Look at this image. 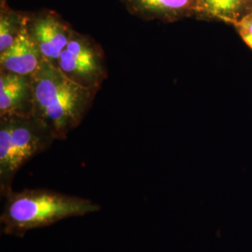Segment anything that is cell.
<instances>
[{
    "label": "cell",
    "mask_w": 252,
    "mask_h": 252,
    "mask_svg": "<svg viewBox=\"0 0 252 252\" xmlns=\"http://www.w3.org/2000/svg\"><path fill=\"white\" fill-rule=\"evenodd\" d=\"M34 113L33 77L0 72V117Z\"/></svg>",
    "instance_id": "obj_6"
},
{
    "label": "cell",
    "mask_w": 252,
    "mask_h": 252,
    "mask_svg": "<svg viewBox=\"0 0 252 252\" xmlns=\"http://www.w3.org/2000/svg\"><path fill=\"white\" fill-rule=\"evenodd\" d=\"M0 215L2 233L23 237L31 230L53 225L60 220L97 212L99 205L51 189L11 191L5 197Z\"/></svg>",
    "instance_id": "obj_2"
},
{
    "label": "cell",
    "mask_w": 252,
    "mask_h": 252,
    "mask_svg": "<svg viewBox=\"0 0 252 252\" xmlns=\"http://www.w3.org/2000/svg\"><path fill=\"white\" fill-rule=\"evenodd\" d=\"M27 31L43 59L54 65L75 32L58 12L47 9L29 12Z\"/></svg>",
    "instance_id": "obj_5"
},
{
    "label": "cell",
    "mask_w": 252,
    "mask_h": 252,
    "mask_svg": "<svg viewBox=\"0 0 252 252\" xmlns=\"http://www.w3.org/2000/svg\"><path fill=\"white\" fill-rule=\"evenodd\" d=\"M44 61L28 36L27 27L7 51L0 54V72L33 76Z\"/></svg>",
    "instance_id": "obj_8"
},
{
    "label": "cell",
    "mask_w": 252,
    "mask_h": 252,
    "mask_svg": "<svg viewBox=\"0 0 252 252\" xmlns=\"http://www.w3.org/2000/svg\"><path fill=\"white\" fill-rule=\"evenodd\" d=\"M0 1H7V0H0Z\"/></svg>",
    "instance_id": "obj_12"
},
{
    "label": "cell",
    "mask_w": 252,
    "mask_h": 252,
    "mask_svg": "<svg viewBox=\"0 0 252 252\" xmlns=\"http://www.w3.org/2000/svg\"><path fill=\"white\" fill-rule=\"evenodd\" d=\"M55 139L51 129L34 114L0 117V195L5 198L21 168L44 153Z\"/></svg>",
    "instance_id": "obj_3"
},
{
    "label": "cell",
    "mask_w": 252,
    "mask_h": 252,
    "mask_svg": "<svg viewBox=\"0 0 252 252\" xmlns=\"http://www.w3.org/2000/svg\"><path fill=\"white\" fill-rule=\"evenodd\" d=\"M56 66L69 80L96 93L108 78L106 55L101 45L76 30Z\"/></svg>",
    "instance_id": "obj_4"
},
{
    "label": "cell",
    "mask_w": 252,
    "mask_h": 252,
    "mask_svg": "<svg viewBox=\"0 0 252 252\" xmlns=\"http://www.w3.org/2000/svg\"><path fill=\"white\" fill-rule=\"evenodd\" d=\"M32 77L33 114L51 129L56 140L65 139L81 125L97 93L69 80L45 60Z\"/></svg>",
    "instance_id": "obj_1"
},
{
    "label": "cell",
    "mask_w": 252,
    "mask_h": 252,
    "mask_svg": "<svg viewBox=\"0 0 252 252\" xmlns=\"http://www.w3.org/2000/svg\"><path fill=\"white\" fill-rule=\"evenodd\" d=\"M29 11L10 8L0 1V54L7 51L26 29Z\"/></svg>",
    "instance_id": "obj_10"
},
{
    "label": "cell",
    "mask_w": 252,
    "mask_h": 252,
    "mask_svg": "<svg viewBox=\"0 0 252 252\" xmlns=\"http://www.w3.org/2000/svg\"><path fill=\"white\" fill-rule=\"evenodd\" d=\"M252 0H198L196 19L221 22L234 27Z\"/></svg>",
    "instance_id": "obj_9"
},
{
    "label": "cell",
    "mask_w": 252,
    "mask_h": 252,
    "mask_svg": "<svg viewBox=\"0 0 252 252\" xmlns=\"http://www.w3.org/2000/svg\"><path fill=\"white\" fill-rule=\"evenodd\" d=\"M245 44L252 50V0L245 14L234 26Z\"/></svg>",
    "instance_id": "obj_11"
},
{
    "label": "cell",
    "mask_w": 252,
    "mask_h": 252,
    "mask_svg": "<svg viewBox=\"0 0 252 252\" xmlns=\"http://www.w3.org/2000/svg\"><path fill=\"white\" fill-rule=\"evenodd\" d=\"M127 10L146 21L174 23L196 18L198 0H121Z\"/></svg>",
    "instance_id": "obj_7"
}]
</instances>
